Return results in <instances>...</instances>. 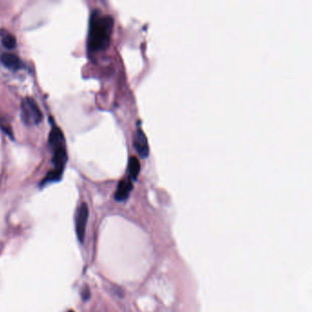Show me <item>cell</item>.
Instances as JSON below:
<instances>
[{"mask_svg": "<svg viewBox=\"0 0 312 312\" xmlns=\"http://www.w3.org/2000/svg\"><path fill=\"white\" fill-rule=\"evenodd\" d=\"M113 28L114 19L112 16L103 14L100 10H94L89 24L88 50L90 52H97L107 49L110 44Z\"/></svg>", "mask_w": 312, "mask_h": 312, "instance_id": "6da1fadb", "label": "cell"}, {"mask_svg": "<svg viewBox=\"0 0 312 312\" xmlns=\"http://www.w3.org/2000/svg\"><path fill=\"white\" fill-rule=\"evenodd\" d=\"M49 145L52 151V164L53 170H51L44 177L40 185L44 186L50 182L60 181L62 173L65 169L68 161V155L66 150V142L63 133L58 126H53L49 136Z\"/></svg>", "mask_w": 312, "mask_h": 312, "instance_id": "7a4b0ae2", "label": "cell"}, {"mask_svg": "<svg viewBox=\"0 0 312 312\" xmlns=\"http://www.w3.org/2000/svg\"><path fill=\"white\" fill-rule=\"evenodd\" d=\"M21 118L25 125L34 126L40 124L43 115L33 98L27 96L21 103Z\"/></svg>", "mask_w": 312, "mask_h": 312, "instance_id": "3957f363", "label": "cell"}, {"mask_svg": "<svg viewBox=\"0 0 312 312\" xmlns=\"http://www.w3.org/2000/svg\"><path fill=\"white\" fill-rule=\"evenodd\" d=\"M88 216H89L88 205L86 204V202H83L79 207L78 211H77L75 218L76 233H77L79 241L82 242V243L85 240Z\"/></svg>", "mask_w": 312, "mask_h": 312, "instance_id": "277c9868", "label": "cell"}, {"mask_svg": "<svg viewBox=\"0 0 312 312\" xmlns=\"http://www.w3.org/2000/svg\"><path fill=\"white\" fill-rule=\"evenodd\" d=\"M134 146L136 152L142 158H146L149 154V146L146 134L141 128H138L134 135Z\"/></svg>", "mask_w": 312, "mask_h": 312, "instance_id": "5b68a950", "label": "cell"}, {"mask_svg": "<svg viewBox=\"0 0 312 312\" xmlns=\"http://www.w3.org/2000/svg\"><path fill=\"white\" fill-rule=\"evenodd\" d=\"M0 60L3 65L11 70H19L23 69L24 67V63L22 62V60H20L18 56L10 52L1 53Z\"/></svg>", "mask_w": 312, "mask_h": 312, "instance_id": "8992f818", "label": "cell"}, {"mask_svg": "<svg viewBox=\"0 0 312 312\" xmlns=\"http://www.w3.org/2000/svg\"><path fill=\"white\" fill-rule=\"evenodd\" d=\"M132 189H133V183H132L130 178L121 180L118 182V185L116 188L115 199L117 201H125L129 196V193L132 191Z\"/></svg>", "mask_w": 312, "mask_h": 312, "instance_id": "52a82bcc", "label": "cell"}, {"mask_svg": "<svg viewBox=\"0 0 312 312\" xmlns=\"http://www.w3.org/2000/svg\"><path fill=\"white\" fill-rule=\"evenodd\" d=\"M140 162L138 161V159L136 157H130L127 165V171L131 180H136L140 172Z\"/></svg>", "mask_w": 312, "mask_h": 312, "instance_id": "ba28073f", "label": "cell"}, {"mask_svg": "<svg viewBox=\"0 0 312 312\" xmlns=\"http://www.w3.org/2000/svg\"><path fill=\"white\" fill-rule=\"evenodd\" d=\"M2 44L9 50H12L16 47V38L9 32H5L2 35Z\"/></svg>", "mask_w": 312, "mask_h": 312, "instance_id": "9c48e42d", "label": "cell"}, {"mask_svg": "<svg viewBox=\"0 0 312 312\" xmlns=\"http://www.w3.org/2000/svg\"><path fill=\"white\" fill-rule=\"evenodd\" d=\"M68 312H74V311H73V310H70V311H68Z\"/></svg>", "mask_w": 312, "mask_h": 312, "instance_id": "30bf717a", "label": "cell"}]
</instances>
